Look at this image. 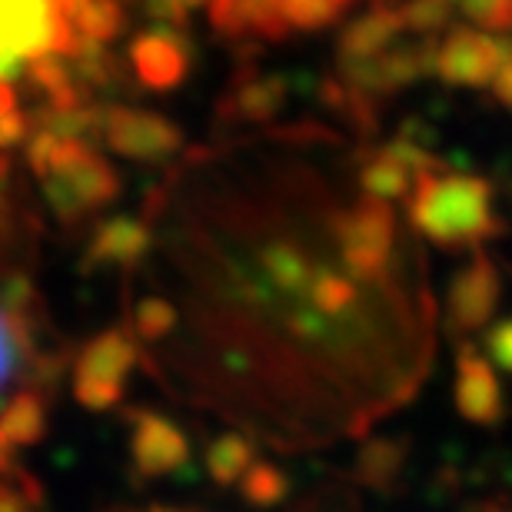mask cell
<instances>
[{"label":"cell","mask_w":512,"mask_h":512,"mask_svg":"<svg viewBox=\"0 0 512 512\" xmlns=\"http://www.w3.org/2000/svg\"><path fill=\"white\" fill-rule=\"evenodd\" d=\"M44 190L57 217L64 223H77L84 213L117 200L120 183L110 163L97 157L84 140L60 137L54 160H50V173L44 177Z\"/></svg>","instance_id":"cell-1"},{"label":"cell","mask_w":512,"mask_h":512,"mask_svg":"<svg viewBox=\"0 0 512 512\" xmlns=\"http://www.w3.org/2000/svg\"><path fill=\"white\" fill-rule=\"evenodd\" d=\"M70 17L57 0H0V74L20 57L70 54Z\"/></svg>","instance_id":"cell-2"},{"label":"cell","mask_w":512,"mask_h":512,"mask_svg":"<svg viewBox=\"0 0 512 512\" xmlns=\"http://www.w3.org/2000/svg\"><path fill=\"white\" fill-rule=\"evenodd\" d=\"M413 223L433 240H459L483 227V187L473 180H423L413 203Z\"/></svg>","instance_id":"cell-3"},{"label":"cell","mask_w":512,"mask_h":512,"mask_svg":"<svg viewBox=\"0 0 512 512\" xmlns=\"http://www.w3.org/2000/svg\"><path fill=\"white\" fill-rule=\"evenodd\" d=\"M133 363H137V346L130 343L127 333H100L80 353L74 373V396L87 409H110L124 396V380L130 376Z\"/></svg>","instance_id":"cell-4"},{"label":"cell","mask_w":512,"mask_h":512,"mask_svg":"<svg viewBox=\"0 0 512 512\" xmlns=\"http://www.w3.org/2000/svg\"><path fill=\"white\" fill-rule=\"evenodd\" d=\"M104 137L110 150L133 160H160L180 147V130L147 110L110 107L104 114Z\"/></svg>","instance_id":"cell-5"},{"label":"cell","mask_w":512,"mask_h":512,"mask_svg":"<svg viewBox=\"0 0 512 512\" xmlns=\"http://www.w3.org/2000/svg\"><path fill=\"white\" fill-rule=\"evenodd\" d=\"M389 243H393V217L380 200H366L340 220V253L353 273H373L386 260Z\"/></svg>","instance_id":"cell-6"},{"label":"cell","mask_w":512,"mask_h":512,"mask_svg":"<svg viewBox=\"0 0 512 512\" xmlns=\"http://www.w3.org/2000/svg\"><path fill=\"white\" fill-rule=\"evenodd\" d=\"M133 419V466L140 476H167L187 466L190 443L170 419L153 413H130Z\"/></svg>","instance_id":"cell-7"},{"label":"cell","mask_w":512,"mask_h":512,"mask_svg":"<svg viewBox=\"0 0 512 512\" xmlns=\"http://www.w3.org/2000/svg\"><path fill=\"white\" fill-rule=\"evenodd\" d=\"M133 67L137 77L153 90L177 87L187 74V44L170 30H153L133 44Z\"/></svg>","instance_id":"cell-8"},{"label":"cell","mask_w":512,"mask_h":512,"mask_svg":"<svg viewBox=\"0 0 512 512\" xmlns=\"http://www.w3.org/2000/svg\"><path fill=\"white\" fill-rule=\"evenodd\" d=\"M150 247V233L140 220L133 217H114L110 223L97 230V237L90 240V250L84 263L94 266H133Z\"/></svg>","instance_id":"cell-9"},{"label":"cell","mask_w":512,"mask_h":512,"mask_svg":"<svg viewBox=\"0 0 512 512\" xmlns=\"http://www.w3.org/2000/svg\"><path fill=\"white\" fill-rule=\"evenodd\" d=\"M399 17L389 10H373L360 20H353L340 37V64H363V60H376L380 50L396 37Z\"/></svg>","instance_id":"cell-10"},{"label":"cell","mask_w":512,"mask_h":512,"mask_svg":"<svg viewBox=\"0 0 512 512\" xmlns=\"http://www.w3.org/2000/svg\"><path fill=\"white\" fill-rule=\"evenodd\" d=\"M283 100H286V84L280 77L247 80V84H240L223 100V117L263 124V120H270L283 107Z\"/></svg>","instance_id":"cell-11"},{"label":"cell","mask_w":512,"mask_h":512,"mask_svg":"<svg viewBox=\"0 0 512 512\" xmlns=\"http://www.w3.org/2000/svg\"><path fill=\"white\" fill-rule=\"evenodd\" d=\"M0 429H4V436L14 446H34V443H40V436L47 433L44 399H40L34 389H30V393H17L4 406V416H0Z\"/></svg>","instance_id":"cell-12"},{"label":"cell","mask_w":512,"mask_h":512,"mask_svg":"<svg viewBox=\"0 0 512 512\" xmlns=\"http://www.w3.org/2000/svg\"><path fill=\"white\" fill-rule=\"evenodd\" d=\"M256 463L253 443L237 433L220 436L217 443L207 449V469L217 486H240V479L250 473Z\"/></svg>","instance_id":"cell-13"},{"label":"cell","mask_w":512,"mask_h":512,"mask_svg":"<svg viewBox=\"0 0 512 512\" xmlns=\"http://www.w3.org/2000/svg\"><path fill=\"white\" fill-rule=\"evenodd\" d=\"M363 190L376 200H396L403 197L409 187V163L396 147L383 150L380 157H373L360 173Z\"/></svg>","instance_id":"cell-14"},{"label":"cell","mask_w":512,"mask_h":512,"mask_svg":"<svg viewBox=\"0 0 512 512\" xmlns=\"http://www.w3.org/2000/svg\"><path fill=\"white\" fill-rule=\"evenodd\" d=\"M70 24L97 44L114 40L124 30V10L117 0H77V7L70 10Z\"/></svg>","instance_id":"cell-15"},{"label":"cell","mask_w":512,"mask_h":512,"mask_svg":"<svg viewBox=\"0 0 512 512\" xmlns=\"http://www.w3.org/2000/svg\"><path fill=\"white\" fill-rule=\"evenodd\" d=\"M240 493L250 506L270 509L286 499V493H290V479H286L283 469H276L270 463H253L250 473L240 479Z\"/></svg>","instance_id":"cell-16"},{"label":"cell","mask_w":512,"mask_h":512,"mask_svg":"<svg viewBox=\"0 0 512 512\" xmlns=\"http://www.w3.org/2000/svg\"><path fill=\"white\" fill-rule=\"evenodd\" d=\"M483 44L473 37H459L443 50V74L449 80H476L486 70V54H479Z\"/></svg>","instance_id":"cell-17"},{"label":"cell","mask_w":512,"mask_h":512,"mask_svg":"<svg viewBox=\"0 0 512 512\" xmlns=\"http://www.w3.org/2000/svg\"><path fill=\"white\" fill-rule=\"evenodd\" d=\"M133 326H137V336L147 343H157L163 340L173 326H177V310L160 300V296H147L140 306H137V316H133Z\"/></svg>","instance_id":"cell-18"},{"label":"cell","mask_w":512,"mask_h":512,"mask_svg":"<svg viewBox=\"0 0 512 512\" xmlns=\"http://www.w3.org/2000/svg\"><path fill=\"white\" fill-rule=\"evenodd\" d=\"M276 10H280L286 27H303V30L326 27L336 17L333 0H276Z\"/></svg>","instance_id":"cell-19"},{"label":"cell","mask_w":512,"mask_h":512,"mask_svg":"<svg viewBox=\"0 0 512 512\" xmlns=\"http://www.w3.org/2000/svg\"><path fill=\"white\" fill-rule=\"evenodd\" d=\"M353 300V283L343 273H323L313 286V306L323 313H340Z\"/></svg>","instance_id":"cell-20"},{"label":"cell","mask_w":512,"mask_h":512,"mask_svg":"<svg viewBox=\"0 0 512 512\" xmlns=\"http://www.w3.org/2000/svg\"><path fill=\"white\" fill-rule=\"evenodd\" d=\"M306 263L300 253H293L290 247H276L273 256H270V276L276 286H283V290H296L303 280H306Z\"/></svg>","instance_id":"cell-21"},{"label":"cell","mask_w":512,"mask_h":512,"mask_svg":"<svg viewBox=\"0 0 512 512\" xmlns=\"http://www.w3.org/2000/svg\"><path fill=\"white\" fill-rule=\"evenodd\" d=\"M396 469V449L389 443H376L360 456V476L370 486H386V479Z\"/></svg>","instance_id":"cell-22"},{"label":"cell","mask_w":512,"mask_h":512,"mask_svg":"<svg viewBox=\"0 0 512 512\" xmlns=\"http://www.w3.org/2000/svg\"><path fill=\"white\" fill-rule=\"evenodd\" d=\"M57 143H60V137H57V133H50V130H37L34 140H30L27 160H30V167H34V173H37L40 180H44L47 173H50V160H54Z\"/></svg>","instance_id":"cell-23"},{"label":"cell","mask_w":512,"mask_h":512,"mask_svg":"<svg viewBox=\"0 0 512 512\" xmlns=\"http://www.w3.org/2000/svg\"><path fill=\"white\" fill-rule=\"evenodd\" d=\"M30 509H34V499L17 486V479L10 473L0 476V512H30Z\"/></svg>","instance_id":"cell-24"},{"label":"cell","mask_w":512,"mask_h":512,"mask_svg":"<svg viewBox=\"0 0 512 512\" xmlns=\"http://www.w3.org/2000/svg\"><path fill=\"white\" fill-rule=\"evenodd\" d=\"M60 373H64V356H40V360L34 363V370H30V376H34V383L40 389L57 386Z\"/></svg>","instance_id":"cell-25"},{"label":"cell","mask_w":512,"mask_h":512,"mask_svg":"<svg viewBox=\"0 0 512 512\" xmlns=\"http://www.w3.org/2000/svg\"><path fill=\"white\" fill-rule=\"evenodd\" d=\"M147 14L163 24H183L187 17V4L183 0H147Z\"/></svg>","instance_id":"cell-26"},{"label":"cell","mask_w":512,"mask_h":512,"mask_svg":"<svg viewBox=\"0 0 512 512\" xmlns=\"http://www.w3.org/2000/svg\"><path fill=\"white\" fill-rule=\"evenodd\" d=\"M27 133V120L20 110H10L7 117H0V147H10Z\"/></svg>","instance_id":"cell-27"},{"label":"cell","mask_w":512,"mask_h":512,"mask_svg":"<svg viewBox=\"0 0 512 512\" xmlns=\"http://www.w3.org/2000/svg\"><path fill=\"white\" fill-rule=\"evenodd\" d=\"M14 336L7 330V320H0V383L7 380V370H10V360H14Z\"/></svg>","instance_id":"cell-28"},{"label":"cell","mask_w":512,"mask_h":512,"mask_svg":"<svg viewBox=\"0 0 512 512\" xmlns=\"http://www.w3.org/2000/svg\"><path fill=\"white\" fill-rule=\"evenodd\" d=\"M10 469H14V443L4 436V429H0V476H7Z\"/></svg>","instance_id":"cell-29"},{"label":"cell","mask_w":512,"mask_h":512,"mask_svg":"<svg viewBox=\"0 0 512 512\" xmlns=\"http://www.w3.org/2000/svg\"><path fill=\"white\" fill-rule=\"evenodd\" d=\"M10 110H17L14 107V90H10L4 80H0V117H7Z\"/></svg>","instance_id":"cell-30"},{"label":"cell","mask_w":512,"mask_h":512,"mask_svg":"<svg viewBox=\"0 0 512 512\" xmlns=\"http://www.w3.org/2000/svg\"><path fill=\"white\" fill-rule=\"evenodd\" d=\"M187 7H200V4H207V0H183Z\"/></svg>","instance_id":"cell-31"},{"label":"cell","mask_w":512,"mask_h":512,"mask_svg":"<svg viewBox=\"0 0 512 512\" xmlns=\"http://www.w3.org/2000/svg\"><path fill=\"white\" fill-rule=\"evenodd\" d=\"M150 512H180V509H167V506H157V509H150Z\"/></svg>","instance_id":"cell-32"},{"label":"cell","mask_w":512,"mask_h":512,"mask_svg":"<svg viewBox=\"0 0 512 512\" xmlns=\"http://www.w3.org/2000/svg\"><path fill=\"white\" fill-rule=\"evenodd\" d=\"M333 4H336V7H340V4H346V0H333Z\"/></svg>","instance_id":"cell-33"}]
</instances>
